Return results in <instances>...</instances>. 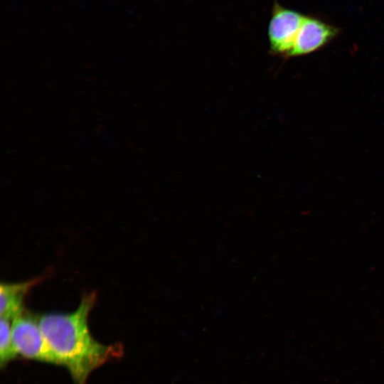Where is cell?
I'll list each match as a JSON object with an SVG mask.
<instances>
[{
	"label": "cell",
	"mask_w": 384,
	"mask_h": 384,
	"mask_svg": "<svg viewBox=\"0 0 384 384\" xmlns=\"http://www.w3.org/2000/svg\"><path fill=\"white\" fill-rule=\"evenodd\" d=\"M95 300V294L90 293L71 313H48L38 317L57 364L68 369L75 384H86L95 369L119 353L114 346L96 341L90 332L87 319Z\"/></svg>",
	"instance_id": "cell-1"
},
{
	"label": "cell",
	"mask_w": 384,
	"mask_h": 384,
	"mask_svg": "<svg viewBox=\"0 0 384 384\" xmlns=\"http://www.w3.org/2000/svg\"><path fill=\"white\" fill-rule=\"evenodd\" d=\"M12 341L17 356L57 364L38 324V318L23 312L12 322Z\"/></svg>",
	"instance_id": "cell-2"
},
{
	"label": "cell",
	"mask_w": 384,
	"mask_h": 384,
	"mask_svg": "<svg viewBox=\"0 0 384 384\" xmlns=\"http://www.w3.org/2000/svg\"><path fill=\"white\" fill-rule=\"evenodd\" d=\"M305 16L274 2L268 23L267 36L272 53L287 55Z\"/></svg>",
	"instance_id": "cell-3"
},
{
	"label": "cell",
	"mask_w": 384,
	"mask_h": 384,
	"mask_svg": "<svg viewBox=\"0 0 384 384\" xmlns=\"http://www.w3.org/2000/svg\"><path fill=\"white\" fill-rule=\"evenodd\" d=\"M339 33V29L324 20L305 16L293 46L287 57L310 54L323 48Z\"/></svg>",
	"instance_id": "cell-4"
},
{
	"label": "cell",
	"mask_w": 384,
	"mask_h": 384,
	"mask_svg": "<svg viewBox=\"0 0 384 384\" xmlns=\"http://www.w3.org/2000/svg\"><path fill=\"white\" fill-rule=\"evenodd\" d=\"M38 279L20 283H2L0 286V316L11 321L24 312L23 299Z\"/></svg>",
	"instance_id": "cell-5"
},
{
	"label": "cell",
	"mask_w": 384,
	"mask_h": 384,
	"mask_svg": "<svg viewBox=\"0 0 384 384\" xmlns=\"http://www.w3.org/2000/svg\"><path fill=\"white\" fill-rule=\"evenodd\" d=\"M13 321L1 317L0 321V363L4 367L18 357L12 341Z\"/></svg>",
	"instance_id": "cell-6"
}]
</instances>
